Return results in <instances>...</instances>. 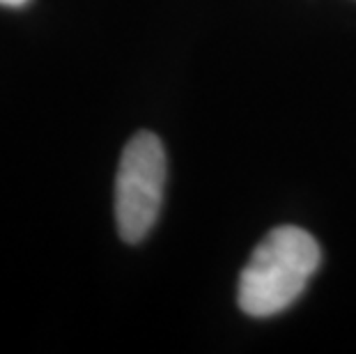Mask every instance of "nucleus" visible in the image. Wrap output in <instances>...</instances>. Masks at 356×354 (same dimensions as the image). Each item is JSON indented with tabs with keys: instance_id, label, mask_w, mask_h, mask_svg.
Instances as JSON below:
<instances>
[{
	"instance_id": "f257e3e1",
	"label": "nucleus",
	"mask_w": 356,
	"mask_h": 354,
	"mask_svg": "<svg viewBox=\"0 0 356 354\" xmlns=\"http://www.w3.org/2000/svg\"><path fill=\"white\" fill-rule=\"evenodd\" d=\"M322 262L320 244L297 225H280L264 235L239 276L237 301L251 318L283 313L304 295L308 278Z\"/></svg>"
},
{
	"instance_id": "f03ea898",
	"label": "nucleus",
	"mask_w": 356,
	"mask_h": 354,
	"mask_svg": "<svg viewBox=\"0 0 356 354\" xmlns=\"http://www.w3.org/2000/svg\"><path fill=\"white\" fill-rule=\"evenodd\" d=\"M168 161L161 138L138 131L127 143L115 179V223L127 244L143 242L154 228L163 202Z\"/></svg>"
},
{
	"instance_id": "7ed1b4c3",
	"label": "nucleus",
	"mask_w": 356,
	"mask_h": 354,
	"mask_svg": "<svg viewBox=\"0 0 356 354\" xmlns=\"http://www.w3.org/2000/svg\"><path fill=\"white\" fill-rule=\"evenodd\" d=\"M28 3V0H0V5L5 7H24Z\"/></svg>"
}]
</instances>
